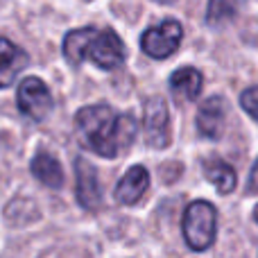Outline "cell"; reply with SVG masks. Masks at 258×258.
<instances>
[{
    "label": "cell",
    "instance_id": "52a82bcc",
    "mask_svg": "<svg viewBox=\"0 0 258 258\" xmlns=\"http://www.w3.org/2000/svg\"><path fill=\"white\" fill-rule=\"evenodd\" d=\"M227 113H229V102L222 95H211V98H206L204 102L200 104V109H197V118H195L200 136L209 138V141L222 138Z\"/></svg>",
    "mask_w": 258,
    "mask_h": 258
},
{
    "label": "cell",
    "instance_id": "277c9868",
    "mask_svg": "<svg viewBox=\"0 0 258 258\" xmlns=\"http://www.w3.org/2000/svg\"><path fill=\"white\" fill-rule=\"evenodd\" d=\"M143 138L152 150H165L172 141L168 102L161 95H152L143 104Z\"/></svg>",
    "mask_w": 258,
    "mask_h": 258
},
{
    "label": "cell",
    "instance_id": "ba28073f",
    "mask_svg": "<svg viewBox=\"0 0 258 258\" xmlns=\"http://www.w3.org/2000/svg\"><path fill=\"white\" fill-rule=\"evenodd\" d=\"M75 177H77V202L82 209L86 211H95L102 204V188H100V179H98V170L95 165H91L86 159H77L75 161Z\"/></svg>",
    "mask_w": 258,
    "mask_h": 258
},
{
    "label": "cell",
    "instance_id": "ac0fdd59",
    "mask_svg": "<svg viewBox=\"0 0 258 258\" xmlns=\"http://www.w3.org/2000/svg\"><path fill=\"white\" fill-rule=\"evenodd\" d=\"M156 3H161V5H170V3H174V0H156Z\"/></svg>",
    "mask_w": 258,
    "mask_h": 258
},
{
    "label": "cell",
    "instance_id": "9c48e42d",
    "mask_svg": "<svg viewBox=\"0 0 258 258\" xmlns=\"http://www.w3.org/2000/svg\"><path fill=\"white\" fill-rule=\"evenodd\" d=\"M150 188V172L145 165H132L125 174L120 177L116 190H113V200L122 206H134L141 202V197Z\"/></svg>",
    "mask_w": 258,
    "mask_h": 258
},
{
    "label": "cell",
    "instance_id": "6da1fadb",
    "mask_svg": "<svg viewBox=\"0 0 258 258\" xmlns=\"http://www.w3.org/2000/svg\"><path fill=\"white\" fill-rule=\"evenodd\" d=\"M75 129L84 147L104 159H116L132 147L138 122L132 113H118L107 104H91L77 111Z\"/></svg>",
    "mask_w": 258,
    "mask_h": 258
},
{
    "label": "cell",
    "instance_id": "8992f818",
    "mask_svg": "<svg viewBox=\"0 0 258 258\" xmlns=\"http://www.w3.org/2000/svg\"><path fill=\"white\" fill-rule=\"evenodd\" d=\"M183 39V27L174 18H165L159 25L145 30V34L141 36V48L147 57L152 59H168L170 54H174L181 45Z\"/></svg>",
    "mask_w": 258,
    "mask_h": 258
},
{
    "label": "cell",
    "instance_id": "3957f363",
    "mask_svg": "<svg viewBox=\"0 0 258 258\" xmlns=\"http://www.w3.org/2000/svg\"><path fill=\"white\" fill-rule=\"evenodd\" d=\"M183 240L192 251H206L218 236V211L211 202L195 200L186 206L181 222Z\"/></svg>",
    "mask_w": 258,
    "mask_h": 258
},
{
    "label": "cell",
    "instance_id": "7c38bea8",
    "mask_svg": "<svg viewBox=\"0 0 258 258\" xmlns=\"http://www.w3.org/2000/svg\"><path fill=\"white\" fill-rule=\"evenodd\" d=\"M204 177L215 186L220 195H229L238 186V174L227 161L222 159H206L204 161Z\"/></svg>",
    "mask_w": 258,
    "mask_h": 258
},
{
    "label": "cell",
    "instance_id": "7a4b0ae2",
    "mask_svg": "<svg viewBox=\"0 0 258 258\" xmlns=\"http://www.w3.org/2000/svg\"><path fill=\"white\" fill-rule=\"evenodd\" d=\"M63 57L73 66L93 61L102 71H116L125 63L127 48L111 27L89 25L80 27V30H71L63 36Z\"/></svg>",
    "mask_w": 258,
    "mask_h": 258
},
{
    "label": "cell",
    "instance_id": "e0dca14e",
    "mask_svg": "<svg viewBox=\"0 0 258 258\" xmlns=\"http://www.w3.org/2000/svg\"><path fill=\"white\" fill-rule=\"evenodd\" d=\"M254 220H256V224H258V204L254 206Z\"/></svg>",
    "mask_w": 258,
    "mask_h": 258
},
{
    "label": "cell",
    "instance_id": "8fae6325",
    "mask_svg": "<svg viewBox=\"0 0 258 258\" xmlns=\"http://www.w3.org/2000/svg\"><path fill=\"white\" fill-rule=\"evenodd\" d=\"M204 86V75L195 66H181L170 75V91L179 102H195Z\"/></svg>",
    "mask_w": 258,
    "mask_h": 258
},
{
    "label": "cell",
    "instance_id": "4fadbf2b",
    "mask_svg": "<svg viewBox=\"0 0 258 258\" xmlns=\"http://www.w3.org/2000/svg\"><path fill=\"white\" fill-rule=\"evenodd\" d=\"M30 170L45 188H61L63 186L61 163H59L52 154H48V152H39V154L32 159Z\"/></svg>",
    "mask_w": 258,
    "mask_h": 258
},
{
    "label": "cell",
    "instance_id": "5b68a950",
    "mask_svg": "<svg viewBox=\"0 0 258 258\" xmlns=\"http://www.w3.org/2000/svg\"><path fill=\"white\" fill-rule=\"evenodd\" d=\"M16 104L23 116L34 122L45 120L54 107L52 93H50L48 84L41 77H25V80H21L16 91Z\"/></svg>",
    "mask_w": 258,
    "mask_h": 258
},
{
    "label": "cell",
    "instance_id": "5bb4252c",
    "mask_svg": "<svg viewBox=\"0 0 258 258\" xmlns=\"http://www.w3.org/2000/svg\"><path fill=\"white\" fill-rule=\"evenodd\" d=\"M242 3L245 0H209V5H206V23L218 27L233 21L238 16V12L242 9Z\"/></svg>",
    "mask_w": 258,
    "mask_h": 258
},
{
    "label": "cell",
    "instance_id": "9a60e30c",
    "mask_svg": "<svg viewBox=\"0 0 258 258\" xmlns=\"http://www.w3.org/2000/svg\"><path fill=\"white\" fill-rule=\"evenodd\" d=\"M240 107L249 113L254 120H258V86H249L240 93Z\"/></svg>",
    "mask_w": 258,
    "mask_h": 258
},
{
    "label": "cell",
    "instance_id": "30bf717a",
    "mask_svg": "<svg viewBox=\"0 0 258 258\" xmlns=\"http://www.w3.org/2000/svg\"><path fill=\"white\" fill-rule=\"evenodd\" d=\"M27 63L30 57L25 50L9 41L7 36H0V89L12 86L14 80L27 68Z\"/></svg>",
    "mask_w": 258,
    "mask_h": 258
},
{
    "label": "cell",
    "instance_id": "2e32d148",
    "mask_svg": "<svg viewBox=\"0 0 258 258\" xmlns=\"http://www.w3.org/2000/svg\"><path fill=\"white\" fill-rule=\"evenodd\" d=\"M245 192H247V195H258V159H256L254 168H251V172H249V179H247Z\"/></svg>",
    "mask_w": 258,
    "mask_h": 258
}]
</instances>
